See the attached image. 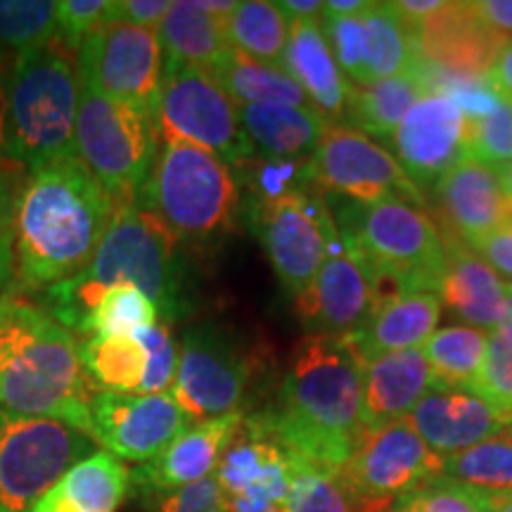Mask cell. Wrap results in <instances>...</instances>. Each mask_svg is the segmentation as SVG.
<instances>
[{
  "label": "cell",
  "mask_w": 512,
  "mask_h": 512,
  "mask_svg": "<svg viewBox=\"0 0 512 512\" xmlns=\"http://www.w3.org/2000/svg\"><path fill=\"white\" fill-rule=\"evenodd\" d=\"M498 171H501V181H503L505 197H508L510 209H512V162L510 164H501V166H498Z\"/></svg>",
  "instance_id": "cell-58"
},
{
  "label": "cell",
  "mask_w": 512,
  "mask_h": 512,
  "mask_svg": "<svg viewBox=\"0 0 512 512\" xmlns=\"http://www.w3.org/2000/svg\"><path fill=\"white\" fill-rule=\"evenodd\" d=\"M216 81L226 88L230 98L245 105H285L313 107L299 83L283 67L254 60L240 50H228L214 67L209 69Z\"/></svg>",
  "instance_id": "cell-33"
},
{
  "label": "cell",
  "mask_w": 512,
  "mask_h": 512,
  "mask_svg": "<svg viewBox=\"0 0 512 512\" xmlns=\"http://www.w3.org/2000/svg\"><path fill=\"white\" fill-rule=\"evenodd\" d=\"M486 81H489V86L494 88L498 98L512 105V43H508L503 53L498 55V60L494 67H491Z\"/></svg>",
  "instance_id": "cell-50"
},
{
  "label": "cell",
  "mask_w": 512,
  "mask_h": 512,
  "mask_svg": "<svg viewBox=\"0 0 512 512\" xmlns=\"http://www.w3.org/2000/svg\"><path fill=\"white\" fill-rule=\"evenodd\" d=\"M178 351L181 361L171 396L183 413L192 422L240 413L256 370L233 335L214 323L192 325L183 332Z\"/></svg>",
  "instance_id": "cell-14"
},
{
  "label": "cell",
  "mask_w": 512,
  "mask_h": 512,
  "mask_svg": "<svg viewBox=\"0 0 512 512\" xmlns=\"http://www.w3.org/2000/svg\"><path fill=\"white\" fill-rule=\"evenodd\" d=\"M313 181L320 192L354 204L403 202L425 209L422 190L401 169L392 152L358 128L330 121L311 157Z\"/></svg>",
  "instance_id": "cell-13"
},
{
  "label": "cell",
  "mask_w": 512,
  "mask_h": 512,
  "mask_svg": "<svg viewBox=\"0 0 512 512\" xmlns=\"http://www.w3.org/2000/svg\"><path fill=\"white\" fill-rule=\"evenodd\" d=\"M93 444L62 420L0 408V512H31L74 465L93 456Z\"/></svg>",
  "instance_id": "cell-10"
},
{
  "label": "cell",
  "mask_w": 512,
  "mask_h": 512,
  "mask_svg": "<svg viewBox=\"0 0 512 512\" xmlns=\"http://www.w3.org/2000/svg\"><path fill=\"white\" fill-rule=\"evenodd\" d=\"M441 299L432 292L384 294L361 335L351 337L358 354L366 361L392 351L420 349L441 318Z\"/></svg>",
  "instance_id": "cell-28"
},
{
  "label": "cell",
  "mask_w": 512,
  "mask_h": 512,
  "mask_svg": "<svg viewBox=\"0 0 512 512\" xmlns=\"http://www.w3.org/2000/svg\"><path fill=\"white\" fill-rule=\"evenodd\" d=\"M8 159L24 171L76 157L81 81L60 41L12 60L8 72Z\"/></svg>",
  "instance_id": "cell-5"
},
{
  "label": "cell",
  "mask_w": 512,
  "mask_h": 512,
  "mask_svg": "<svg viewBox=\"0 0 512 512\" xmlns=\"http://www.w3.org/2000/svg\"><path fill=\"white\" fill-rule=\"evenodd\" d=\"M157 121L162 140L204 147L230 169H240L256 155L242 126L240 105L209 69L164 67Z\"/></svg>",
  "instance_id": "cell-11"
},
{
  "label": "cell",
  "mask_w": 512,
  "mask_h": 512,
  "mask_svg": "<svg viewBox=\"0 0 512 512\" xmlns=\"http://www.w3.org/2000/svg\"><path fill=\"white\" fill-rule=\"evenodd\" d=\"M57 41V3L53 0H0V60Z\"/></svg>",
  "instance_id": "cell-38"
},
{
  "label": "cell",
  "mask_w": 512,
  "mask_h": 512,
  "mask_svg": "<svg viewBox=\"0 0 512 512\" xmlns=\"http://www.w3.org/2000/svg\"><path fill=\"white\" fill-rule=\"evenodd\" d=\"M337 221L344 247L361 259L377 290L389 280L394 294L432 292L439 297L446 247L425 211L403 202H347Z\"/></svg>",
  "instance_id": "cell-7"
},
{
  "label": "cell",
  "mask_w": 512,
  "mask_h": 512,
  "mask_svg": "<svg viewBox=\"0 0 512 512\" xmlns=\"http://www.w3.org/2000/svg\"><path fill=\"white\" fill-rule=\"evenodd\" d=\"M95 392L72 332L27 299H0L3 411L62 420L88 434Z\"/></svg>",
  "instance_id": "cell-4"
},
{
  "label": "cell",
  "mask_w": 512,
  "mask_h": 512,
  "mask_svg": "<svg viewBox=\"0 0 512 512\" xmlns=\"http://www.w3.org/2000/svg\"><path fill=\"white\" fill-rule=\"evenodd\" d=\"M159 323V309L136 285H114L100 297L86 320V337L138 335Z\"/></svg>",
  "instance_id": "cell-39"
},
{
  "label": "cell",
  "mask_w": 512,
  "mask_h": 512,
  "mask_svg": "<svg viewBox=\"0 0 512 512\" xmlns=\"http://www.w3.org/2000/svg\"><path fill=\"white\" fill-rule=\"evenodd\" d=\"M81 88L157 112L164 55L155 29L105 22L76 50Z\"/></svg>",
  "instance_id": "cell-15"
},
{
  "label": "cell",
  "mask_w": 512,
  "mask_h": 512,
  "mask_svg": "<svg viewBox=\"0 0 512 512\" xmlns=\"http://www.w3.org/2000/svg\"><path fill=\"white\" fill-rule=\"evenodd\" d=\"M143 503L150 512H223L219 482L214 475L171 494L147 496Z\"/></svg>",
  "instance_id": "cell-46"
},
{
  "label": "cell",
  "mask_w": 512,
  "mask_h": 512,
  "mask_svg": "<svg viewBox=\"0 0 512 512\" xmlns=\"http://www.w3.org/2000/svg\"><path fill=\"white\" fill-rule=\"evenodd\" d=\"M136 337L147 354L145 380L138 394H166V389L171 394L178 375V361H181V351H178L171 325L159 320L152 328L140 330Z\"/></svg>",
  "instance_id": "cell-44"
},
{
  "label": "cell",
  "mask_w": 512,
  "mask_h": 512,
  "mask_svg": "<svg viewBox=\"0 0 512 512\" xmlns=\"http://www.w3.org/2000/svg\"><path fill=\"white\" fill-rule=\"evenodd\" d=\"M380 304L375 280L347 247L328 256L313 283L294 299L309 335L351 339L368 328Z\"/></svg>",
  "instance_id": "cell-20"
},
{
  "label": "cell",
  "mask_w": 512,
  "mask_h": 512,
  "mask_svg": "<svg viewBox=\"0 0 512 512\" xmlns=\"http://www.w3.org/2000/svg\"><path fill=\"white\" fill-rule=\"evenodd\" d=\"M420 60L432 72L456 79H484L508 38L498 34L477 10V3H444L418 27H413Z\"/></svg>",
  "instance_id": "cell-21"
},
{
  "label": "cell",
  "mask_w": 512,
  "mask_h": 512,
  "mask_svg": "<svg viewBox=\"0 0 512 512\" xmlns=\"http://www.w3.org/2000/svg\"><path fill=\"white\" fill-rule=\"evenodd\" d=\"M297 456L245 415L216 465L223 512H287Z\"/></svg>",
  "instance_id": "cell-17"
},
{
  "label": "cell",
  "mask_w": 512,
  "mask_h": 512,
  "mask_svg": "<svg viewBox=\"0 0 512 512\" xmlns=\"http://www.w3.org/2000/svg\"><path fill=\"white\" fill-rule=\"evenodd\" d=\"M323 31L354 86L389 79L420 62L413 27L394 3H368L351 17L323 15Z\"/></svg>",
  "instance_id": "cell-16"
},
{
  "label": "cell",
  "mask_w": 512,
  "mask_h": 512,
  "mask_svg": "<svg viewBox=\"0 0 512 512\" xmlns=\"http://www.w3.org/2000/svg\"><path fill=\"white\" fill-rule=\"evenodd\" d=\"M136 202L185 245L209 247L226 238L238 219L240 183L214 152L185 140H162L150 181Z\"/></svg>",
  "instance_id": "cell-6"
},
{
  "label": "cell",
  "mask_w": 512,
  "mask_h": 512,
  "mask_svg": "<svg viewBox=\"0 0 512 512\" xmlns=\"http://www.w3.org/2000/svg\"><path fill=\"white\" fill-rule=\"evenodd\" d=\"M278 5L290 22L294 19H320L325 12V3H320V0H285Z\"/></svg>",
  "instance_id": "cell-54"
},
{
  "label": "cell",
  "mask_w": 512,
  "mask_h": 512,
  "mask_svg": "<svg viewBox=\"0 0 512 512\" xmlns=\"http://www.w3.org/2000/svg\"><path fill=\"white\" fill-rule=\"evenodd\" d=\"M110 0H62L57 3V41L69 53L81 48V43L107 22Z\"/></svg>",
  "instance_id": "cell-45"
},
{
  "label": "cell",
  "mask_w": 512,
  "mask_h": 512,
  "mask_svg": "<svg viewBox=\"0 0 512 512\" xmlns=\"http://www.w3.org/2000/svg\"><path fill=\"white\" fill-rule=\"evenodd\" d=\"M242 420V413H230L223 418L192 422L157 458L131 472V489L140 498L162 496L211 477Z\"/></svg>",
  "instance_id": "cell-23"
},
{
  "label": "cell",
  "mask_w": 512,
  "mask_h": 512,
  "mask_svg": "<svg viewBox=\"0 0 512 512\" xmlns=\"http://www.w3.org/2000/svg\"><path fill=\"white\" fill-rule=\"evenodd\" d=\"M366 358L351 339L304 335L292 351L278 403L247 415L306 463L339 470L363 427Z\"/></svg>",
  "instance_id": "cell-1"
},
{
  "label": "cell",
  "mask_w": 512,
  "mask_h": 512,
  "mask_svg": "<svg viewBox=\"0 0 512 512\" xmlns=\"http://www.w3.org/2000/svg\"><path fill=\"white\" fill-rule=\"evenodd\" d=\"M292 22L278 3L268 0H247L235 5L228 17L230 46L254 60L283 67Z\"/></svg>",
  "instance_id": "cell-35"
},
{
  "label": "cell",
  "mask_w": 512,
  "mask_h": 512,
  "mask_svg": "<svg viewBox=\"0 0 512 512\" xmlns=\"http://www.w3.org/2000/svg\"><path fill=\"white\" fill-rule=\"evenodd\" d=\"M446 275L439 299L472 328L494 332L508 320V283L465 242L444 235Z\"/></svg>",
  "instance_id": "cell-25"
},
{
  "label": "cell",
  "mask_w": 512,
  "mask_h": 512,
  "mask_svg": "<svg viewBox=\"0 0 512 512\" xmlns=\"http://www.w3.org/2000/svg\"><path fill=\"white\" fill-rule=\"evenodd\" d=\"M472 392L482 396L494 411L512 425V318L489 335L484 368Z\"/></svg>",
  "instance_id": "cell-41"
},
{
  "label": "cell",
  "mask_w": 512,
  "mask_h": 512,
  "mask_svg": "<svg viewBox=\"0 0 512 512\" xmlns=\"http://www.w3.org/2000/svg\"><path fill=\"white\" fill-rule=\"evenodd\" d=\"M27 181L24 169L15 162L0 164V233L15 230L17 202L22 195V185Z\"/></svg>",
  "instance_id": "cell-48"
},
{
  "label": "cell",
  "mask_w": 512,
  "mask_h": 512,
  "mask_svg": "<svg viewBox=\"0 0 512 512\" xmlns=\"http://www.w3.org/2000/svg\"><path fill=\"white\" fill-rule=\"evenodd\" d=\"M247 219L280 285L292 299L313 283L328 256L342 247L337 221L318 188L249 200Z\"/></svg>",
  "instance_id": "cell-9"
},
{
  "label": "cell",
  "mask_w": 512,
  "mask_h": 512,
  "mask_svg": "<svg viewBox=\"0 0 512 512\" xmlns=\"http://www.w3.org/2000/svg\"><path fill=\"white\" fill-rule=\"evenodd\" d=\"M437 382L422 349L382 354L366 361L363 377V427L408 418Z\"/></svg>",
  "instance_id": "cell-26"
},
{
  "label": "cell",
  "mask_w": 512,
  "mask_h": 512,
  "mask_svg": "<svg viewBox=\"0 0 512 512\" xmlns=\"http://www.w3.org/2000/svg\"><path fill=\"white\" fill-rule=\"evenodd\" d=\"M128 491L131 472L124 460L100 451L74 465L31 512H117Z\"/></svg>",
  "instance_id": "cell-30"
},
{
  "label": "cell",
  "mask_w": 512,
  "mask_h": 512,
  "mask_svg": "<svg viewBox=\"0 0 512 512\" xmlns=\"http://www.w3.org/2000/svg\"><path fill=\"white\" fill-rule=\"evenodd\" d=\"M366 0H330L325 3V12L323 15L330 17H351L358 15L361 10H366Z\"/></svg>",
  "instance_id": "cell-56"
},
{
  "label": "cell",
  "mask_w": 512,
  "mask_h": 512,
  "mask_svg": "<svg viewBox=\"0 0 512 512\" xmlns=\"http://www.w3.org/2000/svg\"><path fill=\"white\" fill-rule=\"evenodd\" d=\"M472 249H475L498 275H505V278L512 280V223L501 230H496V233H491L489 238L479 240Z\"/></svg>",
  "instance_id": "cell-49"
},
{
  "label": "cell",
  "mask_w": 512,
  "mask_h": 512,
  "mask_svg": "<svg viewBox=\"0 0 512 512\" xmlns=\"http://www.w3.org/2000/svg\"><path fill=\"white\" fill-rule=\"evenodd\" d=\"M489 335L491 332L472 325H448L434 330L420 349L439 382L472 389L484 368Z\"/></svg>",
  "instance_id": "cell-36"
},
{
  "label": "cell",
  "mask_w": 512,
  "mask_h": 512,
  "mask_svg": "<svg viewBox=\"0 0 512 512\" xmlns=\"http://www.w3.org/2000/svg\"><path fill=\"white\" fill-rule=\"evenodd\" d=\"M79 358L83 373L98 392L138 394L143 387L147 354L136 335L83 339Z\"/></svg>",
  "instance_id": "cell-34"
},
{
  "label": "cell",
  "mask_w": 512,
  "mask_h": 512,
  "mask_svg": "<svg viewBox=\"0 0 512 512\" xmlns=\"http://www.w3.org/2000/svg\"><path fill=\"white\" fill-rule=\"evenodd\" d=\"M432 190L451 235L467 247H475L479 240L512 223L501 171L482 159H463Z\"/></svg>",
  "instance_id": "cell-22"
},
{
  "label": "cell",
  "mask_w": 512,
  "mask_h": 512,
  "mask_svg": "<svg viewBox=\"0 0 512 512\" xmlns=\"http://www.w3.org/2000/svg\"><path fill=\"white\" fill-rule=\"evenodd\" d=\"M392 143L408 178L420 190H430L470 157L467 114L446 93L432 91L406 114Z\"/></svg>",
  "instance_id": "cell-19"
},
{
  "label": "cell",
  "mask_w": 512,
  "mask_h": 512,
  "mask_svg": "<svg viewBox=\"0 0 512 512\" xmlns=\"http://www.w3.org/2000/svg\"><path fill=\"white\" fill-rule=\"evenodd\" d=\"M389 512H486V501L470 486L437 477L401 494Z\"/></svg>",
  "instance_id": "cell-42"
},
{
  "label": "cell",
  "mask_w": 512,
  "mask_h": 512,
  "mask_svg": "<svg viewBox=\"0 0 512 512\" xmlns=\"http://www.w3.org/2000/svg\"><path fill=\"white\" fill-rule=\"evenodd\" d=\"M408 422L441 458L456 456L510 425L470 387H458V384L439 380L413 408Z\"/></svg>",
  "instance_id": "cell-24"
},
{
  "label": "cell",
  "mask_w": 512,
  "mask_h": 512,
  "mask_svg": "<svg viewBox=\"0 0 512 512\" xmlns=\"http://www.w3.org/2000/svg\"><path fill=\"white\" fill-rule=\"evenodd\" d=\"M441 477L470 486L479 494H510L512 491V425L494 437L444 458Z\"/></svg>",
  "instance_id": "cell-37"
},
{
  "label": "cell",
  "mask_w": 512,
  "mask_h": 512,
  "mask_svg": "<svg viewBox=\"0 0 512 512\" xmlns=\"http://www.w3.org/2000/svg\"><path fill=\"white\" fill-rule=\"evenodd\" d=\"M434 91L432 69L425 62L413 64L406 72L389 79L354 86L347 102V117L361 133L375 138H394L396 128L427 93Z\"/></svg>",
  "instance_id": "cell-32"
},
{
  "label": "cell",
  "mask_w": 512,
  "mask_h": 512,
  "mask_svg": "<svg viewBox=\"0 0 512 512\" xmlns=\"http://www.w3.org/2000/svg\"><path fill=\"white\" fill-rule=\"evenodd\" d=\"M15 280V230L0 233V299L10 292Z\"/></svg>",
  "instance_id": "cell-52"
},
{
  "label": "cell",
  "mask_w": 512,
  "mask_h": 512,
  "mask_svg": "<svg viewBox=\"0 0 512 512\" xmlns=\"http://www.w3.org/2000/svg\"><path fill=\"white\" fill-rule=\"evenodd\" d=\"M287 512H356L337 470L306 463L297 456Z\"/></svg>",
  "instance_id": "cell-40"
},
{
  "label": "cell",
  "mask_w": 512,
  "mask_h": 512,
  "mask_svg": "<svg viewBox=\"0 0 512 512\" xmlns=\"http://www.w3.org/2000/svg\"><path fill=\"white\" fill-rule=\"evenodd\" d=\"M74 147L76 157L114 200L136 202L162 147L157 112L81 88Z\"/></svg>",
  "instance_id": "cell-8"
},
{
  "label": "cell",
  "mask_w": 512,
  "mask_h": 512,
  "mask_svg": "<svg viewBox=\"0 0 512 512\" xmlns=\"http://www.w3.org/2000/svg\"><path fill=\"white\" fill-rule=\"evenodd\" d=\"M477 10L498 34L512 41V0H482Z\"/></svg>",
  "instance_id": "cell-51"
},
{
  "label": "cell",
  "mask_w": 512,
  "mask_h": 512,
  "mask_svg": "<svg viewBox=\"0 0 512 512\" xmlns=\"http://www.w3.org/2000/svg\"><path fill=\"white\" fill-rule=\"evenodd\" d=\"M8 74H5L3 60H0V164L10 162L8 159Z\"/></svg>",
  "instance_id": "cell-55"
},
{
  "label": "cell",
  "mask_w": 512,
  "mask_h": 512,
  "mask_svg": "<svg viewBox=\"0 0 512 512\" xmlns=\"http://www.w3.org/2000/svg\"><path fill=\"white\" fill-rule=\"evenodd\" d=\"M240 117L256 155L290 162H309L330 124L316 107L245 105Z\"/></svg>",
  "instance_id": "cell-31"
},
{
  "label": "cell",
  "mask_w": 512,
  "mask_h": 512,
  "mask_svg": "<svg viewBox=\"0 0 512 512\" xmlns=\"http://www.w3.org/2000/svg\"><path fill=\"white\" fill-rule=\"evenodd\" d=\"M174 396L95 392L91 399V437L107 453L131 463H147L190 427Z\"/></svg>",
  "instance_id": "cell-18"
},
{
  "label": "cell",
  "mask_w": 512,
  "mask_h": 512,
  "mask_svg": "<svg viewBox=\"0 0 512 512\" xmlns=\"http://www.w3.org/2000/svg\"><path fill=\"white\" fill-rule=\"evenodd\" d=\"M171 10L169 0H112L107 22H126L133 27L155 29Z\"/></svg>",
  "instance_id": "cell-47"
},
{
  "label": "cell",
  "mask_w": 512,
  "mask_h": 512,
  "mask_svg": "<svg viewBox=\"0 0 512 512\" xmlns=\"http://www.w3.org/2000/svg\"><path fill=\"white\" fill-rule=\"evenodd\" d=\"M117 209L119 202L79 157L29 171L17 202L10 297L38 294L83 271Z\"/></svg>",
  "instance_id": "cell-2"
},
{
  "label": "cell",
  "mask_w": 512,
  "mask_h": 512,
  "mask_svg": "<svg viewBox=\"0 0 512 512\" xmlns=\"http://www.w3.org/2000/svg\"><path fill=\"white\" fill-rule=\"evenodd\" d=\"M114 285L143 290L157 304L159 320L166 325L188 316V271L181 240L138 202L119 204L88 266L38 292V302L62 328L83 335L95 304Z\"/></svg>",
  "instance_id": "cell-3"
},
{
  "label": "cell",
  "mask_w": 512,
  "mask_h": 512,
  "mask_svg": "<svg viewBox=\"0 0 512 512\" xmlns=\"http://www.w3.org/2000/svg\"><path fill=\"white\" fill-rule=\"evenodd\" d=\"M470 128V157L486 164L512 162V105L498 98L489 112L479 117H467Z\"/></svg>",
  "instance_id": "cell-43"
},
{
  "label": "cell",
  "mask_w": 512,
  "mask_h": 512,
  "mask_svg": "<svg viewBox=\"0 0 512 512\" xmlns=\"http://www.w3.org/2000/svg\"><path fill=\"white\" fill-rule=\"evenodd\" d=\"M164 67L211 69L228 50V17L216 15L209 0H176L157 27Z\"/></svg>",
  "instance_id": "cell-29"
},
{
  "label": "cell",
  "mask_w": 512,
  "mask_h": 512,
  "mask_svg": "<svg viewBox=\"0 0 512 512\" xmlns=\"http://www.w3.org/2000/svg\"><path fill=\"white\" fill-rule=\"evenodd\" d=\"M283 69L299 83L306 98L323 117H339L347 112L351 83L332 55L323 31V17L294 19Z\"/></svg>",
  "instance_id": "cell-27"
},
{
  "label": "cell",
  "mask_w": 512,
  "mask_h": 512,
  "mask_svg": "<svg viewBox=\"0 0 512 512\" xmlns=\"http://www.w3.org/2000/svg\"><path fill=\"white\" fill-rule=\"evenodd\" d=\"M444 458L422 441L408 418L370 427L337 475L356 512H389L413 486L441 477Z\"/></svg>",
  "instance_id": "cell-12"
},
{
  "label": "cell",
  "mask_w": 512,
  "mask_h": 512,
  "mask_svg": "<svg viewBox=\"0 0 512 512\" xmlns=\"http://www.w3.org/2000/svg\"><path fill=\"white\" fill-rule=\"evenodd\" d=\"M486 512H512V491L510 494H484Z\"/></svg>",
  "instance_id": "cell-57"
},
{
  "label": "cell",
  "mask_w": 512,
  "mask_h": 512,
  "mask_svg": "<svg viewBox=\"0 0 512 512\" xmlns=\"http://www.w3.org/2000/svg\"><path fill=\"white\" fill-rule=\"evenodd\" d=\"M394 5L411 27H418L420 22H425V19L437 15L444 8V0H401V3Z\"/></svg>",
  "instance_id": "cell-53"
}]
</instances>
